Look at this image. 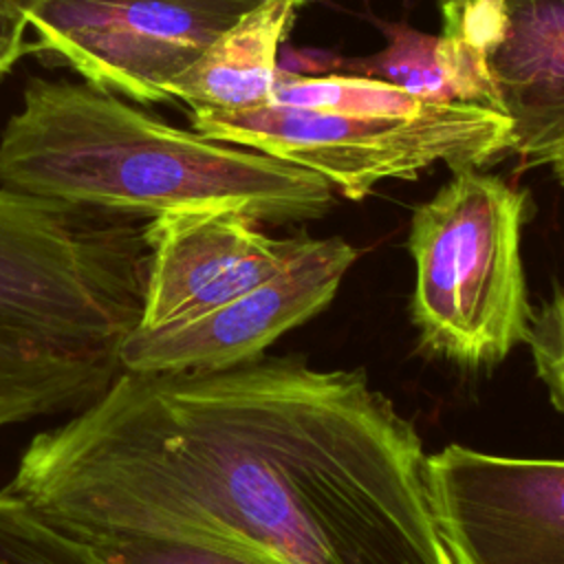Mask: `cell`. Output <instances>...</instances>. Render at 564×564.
<instances>
[{
    "instance_id": "6",
    "label": "cell",
    "mask_w": 564,
    "mask_h": 564,
    "mask_svg": "<svg viewBox=\"0 0 564 564\" xmlns=\"http://www.w3.org/2000/svg\"><path fill=\"white\" fill-rule=\"evenodd\" d=\"M425 476L454 564H564V458L452 443L427 456Z\"/></svg>"
},
{
    "instance_id": "9",
    "label": "cell",
    "mask_w": 564,
    "mask_h": 564,
    "mask_svg": "<svg viewBox=\"0 0 564 564\" xmlns=\"http://www.w3.org/2000/svg\"><path fill=\"white\" fill-rule=\"evenodd\" d=\"M148 264L139 326L203 315L275 278L306 236L273 238L238 212L161 214L143 225Z\"/></svg>"
},
{
    "instance_id": "14",
    "label": "cell",
    "mask_w": 564,
    "mask_h": 564,
    "mask_svg": "<svg viewBox=\"0 0 564 564\" xmlns=\"http://www.w3.org/2000/svg\"><path fill=\"white\" fill-rule=\"evenodd\" d=\"M86 544L99 564H278L249 551L152 538L95 540Z\"/></svg>"
},
{
    "instance_id": "1",
    "label": "cell",
    "mask_w": 564,
    "mask_h": 564,
    "mask_svg": "<svg viewBox=\"0 0 564 564\" xmlns=\"http://www.w3.org/2000/svg\"><path fill=\"white\" fill-rule=\"evenodd\" d=\"M416 427L359 370L256 357L128 372L35 434L4 485L66 533L278 564H454Z\"/></svg>"
},
{
    "instance_id": "8",
    "label": "cell",
    "mask_w": 564,
    "mask_h": 564,
    "mask_svg": "<svg viewBox=\"0 0 564 564\" xmlns=\"http://www.w3.org/2000/svg\"><path fill=\"white\" fill-rule=\"evenodd\" d=\"M359 251L339 236H306L275 278L183 322L134 326L119 348L128 372H209L251 361L286 330L324 311Z\"/></svg>"
},
{
    "instance_id": "16",
    "label": "cell",
    "mask_w": 564,
    "mask_h": 564,
    "mask_svg": "<svg viewBox=\"0 0 564 564\" xmlns=\"http://www.w3.org/2000/svg\"><path fill=\"white\" fill-rule=\"evenodd\" d=\"M344 66H348V59H344L330 51L291 46L282 55H278V70L291 73V75H302V77L335 75Z\"/></svg>"
},
{
    "instance_id": "10",
    "label": "cell",
    "mask_w": 564,
    "mask_h": 564,
    "mask_svg": "<svg viewBox=\"0 0 564 564\" xmlns=\"http://www.w3.org/2000/svg\"><path fill=\"white\" fill-rule=\"evenodd\" d=\"M507 29L489 66L511 121L518 167L564 159V0H505Z\"/></svg>"
},
{
    "instance_id": "15",
    "label": "cell",
    "mask_w": 564,
    "mask_h": 564,
    "mask_svg": "<svg viewBox=\"0 0 564 564\" xmlns=\"http://www.w3.org/2000/svg\"><path fill=\"white\" fill-rule=\"evenodd\" d=\"M524 344L551 403L564 414V286L531 317Z\"/></svg>"
},
{
    "instance_id": "5",
    "label": "cell",
    "mask_w": 564,
    "mask_h": 564,
    "mask_svg": "<svg viewBox=\"0 0 564 564\" xmlns=\"http://www.w3.org/2000/svg\"><path fill=\"white\" fill-rule=\"evenodd\" d=\"M192 123L205 137L306 167L348 200H364L383 181H414L436 163L452 172L485 167L511 143L505 112L463 101H427L416 112L262 104L192 110Z\"/></svg>"
},
{
    "instance_id": "17",
    "label": "cell",
    "mask_w": 564,
    "mask_h": 564,
    "mask_svg": "<svg viewBox=\"0 0 564 564\" xmlns=\"http://www.w3.org/2000/svg\"><path fill=\"white\" fill-rule=\"evenodd\" d=\"M29 29V18L13 11H0V77L11 70V66L33 48L24 42Z\"/></svg>"
},
{
    "instance_id": "3",
    "label": "cell",
    "mask_w": 564,
    "mask_h": 564,
    "mask_svg": "<svg viewBox=\"0 0 564 564\" xmlns=\"http://www.w3.org/2000/svg\"><path fill=\"white\" fill-rule=\"evenodd\" d=\"M143 225L0 185V430L93 403L139 324Z\"/></svg>"
},
{
    "instance_id": "19",
    "label": "cell",
    "mask_w": 564,
    "mask_h": 564,
    "mask_svg": "<svg viewBox=\"0 0 564 564\" xmlns=\"http://www.w3.org/2000/svg\"><path fill=\"white\" fill-rule=\"evenodd\" d=\"M42 0H0V11H13V13H22V15H31Z\"/></svg>"
},
{
    "instance_id": "20",
    "label": "cell",
    "mask_w": 564,
    "mask_h": 564,
    "mask_svg": "<svg viewBox=\"0 0 564 564\" xmlns=\"http://www.w3.org/2000/svg\"><path fill=\"white\" fill-rule=\"evenodd\" d=\"M551 170H553V176L557 178V183L564 187V159L551 163Z\"/></svg>"
},
{
    "instance_id": "18",
    "label": "cell",
    "mask_w": 564,
    "mask_h": 564,
    "mask_svg": "<svg viewBox=\"0 0 564 564\" xmlns=\"http://www.w3.org/2000/svg\"><path fill=\"white\" fill-rule=\"evenodd\" d=\"M181 2L200 7V9H207V11L227 15V18H238V15H242L245 11H249V9H253L256 4H260L262 0H181Z\"/></svg>"
},
{
    "instance_id": "4",
    "label": "cell",
    "mask_w": 564,
    "mask_h": 564,
    "mask_svg": "<svg viewBox=\"0 0 564 564\" xmlns=\"http://www.w3.org/2000/svg\"><path fill=\"white\" fill-rule=\"evenodd\" d=\"M529 196L482 167H463L410 220V317L421 346L467 368L500 364L527 341L522 264Z\"/></svg>"
},
{
    "instance_id": "13",
    "label": "cell",
    "mask_w": 564,
    "mask_h": 564,
    "mask_svg": "<svg viewBox=\"0 0 564 564\" xmlns=\"http://www.w3.org/2000/svg\"><path fill=\"white\" fill-rule=\"evenodd\" d=\"M388 46L366 59L348 62L357 75L375 77L430 101H452L449 88L434 62L436 35L421 33L408 24H383Z\"/></svg>"
},
{
    "instance_id": "21",
    "label": "cell",
    "mask_w": 564,
    "mask_h": 564,
    "mask_svg": "<svg viewBox=\"0 0 564 564\" xmlns=\"http://www.w3.org/2000/svg\"><path fill=\"white\" fill-rule=\"evenodd\" d=\"M436 2H438V4H443V2H447V0H436Z\"/></svg>"
},
{
    "instance_id": "12",
    "label": "cell",
    "mask_w": 564,
    "mask_h": 564,
    "mask_svg": "<svg viewBox=\"0 0 564 564\" xmlns=\"http://www.w3.org/2000/svg\"><path fill=\"white\" fill-rule=\"evenodd\" d=\"M0 564H99L90 546L42 516L18 494L0 489Z\"/></svg>"
},
{
    "instance_id": "11",
    "label": "cell",
    "mask_w": 564,
    "mask_h": 564,
    "mask_svg": "<svg viewBox=\"0 0 564 564\" xmlns=\"http://www.w3.org/2000/svg\"><path fill=\"white\" fill-rule=\"evenodd\" d=\"M313 0H262L238 15L167 84L192 110H242L271 99L280 44L297 11Z\"/></svg>"
},
{
    "instance_id": "7",
    "label": "cell",
    "mask_w": 564,
    "mask_h": 564,
    "mask_svg": "<svg viewBox=\"0 0 564 564\" xmlns=\"http://www.w3.org/2000/svg\"><path fill=\"white\" fill-rule=\"evenodd\" d=\"M234 20L181 0H42L29 26L86 84L150 104Z\"/></svg>"
},
{
    "instance_id": "2",
    "label": "cell",
    "mask_w": 564,
    "mask_h": 564,
    "mask_svg": "<svg viewBox=\"0 0 564 564\" xmlns=\"http://www.w3.org/2000/svg\"><path fill=\"white\" fill-rule=\"evenodd\" d=\"M0 185L130 218L238 212L315 220L335 205L319 174L181 130L90 84L31 79L0 134Z\"/></svg>"
}]
</instances>
